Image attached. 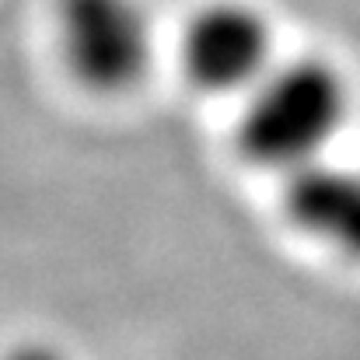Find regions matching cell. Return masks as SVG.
<instances>
[{
	"instance_id": "obj_4",
	"label": "cell",
	"mask_w": 360,
	"mask_h": 360,
	"mask_svg": "<svg viewBox=\"0 0 360 360\" xmlns=\"http://www.w3.org/2000/svg\"><path fill=\"white\" fill-rule=\"evenodd\" d=\"M280 210L304 241L360 266V165L329 154L283 175Z\"/></svg>"
},
{
	"instance_id": "obj_5",
	"label": "cell",
	"mask_w": 360,
	"mask_h": 360,
	"mask_svg": "<svg viewBox=\"0 0 360 360\" xmlns=\"http://www.w3.org/2000/svg\"><path fill=\"white\" fill-rule=\"evenodd\" d=\"M0 360H70V357H67V350H60L49 340H21V343L7 347Z\"/></svg>"
},
{
	"instance_id": "obj_2",
	"label": "cell",
	"mask_w": 360,
	"mask_h": 360,
	"mask_svg": "<svg viewBox=\"0 0 360 360\" xmlns=\"http://www.w3.org/2000/svg\"><path fill=\"white\" fill-rule=\"evenodd\" d=\"M53 39L67 74L105 98L133 91L154 63V21L140 0H56Z\"/></svg>"
},
{
	"instance_id": "obj_1",
	"label": "cell",
	"mask_w": 360,
	"mask_h": 360,
	"mask_svg": "<svg viewBox=\"0 0 360 360\" xmlns=\"http://www.w3.org/2000/svg\"><path fill=\"white\" fill-rule=\"evenodd\" d=\"M241 98V158L276 175L329 158L354 112L347 74L322 56L276 60Z\"/></svg>"
},
{
	"instance_id": "obj_3",
	"label": "cell",
	"mask_w": 360,
	"mask_h": 360,
	"mask_svg": "<svg viewBox=\"0 0 360 360\" xmlns=\"http://www.w3.org/2000/svg\"><path fill=\"white\" fill-rule=\"evenodd\" d=\"M269 18L248 0L200 7L179 39V63L193 88L207 95H245L276 63Z\"/></svg>"
}]
</instances>
